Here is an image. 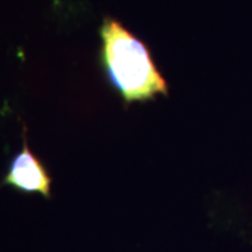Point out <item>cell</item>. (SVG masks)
<instances>
[{
	"mask_svg": "<svg viewBox=\"0 0 252 252\" xmlns=\"http://www.w3.org/2000/svg\"><path fill=\"white\" fill-rule=\"evenodd\" d=\"M99 62L111 89L125 105L168 97L170 87L149 46L118 20L105 17L99 28Z\"/></svg>",
	"mask_w": 252,
	"mask_h": 252,
	"instance_id": "obj_1",
	"label": "cell"
},
{
	"mask_svg": "<svg viewBox=\"0 0 252 252\" xmlns=\"http://www.w3.org/2000/svg\"><path fill=\"white\" fill-rule=\"evenodd\" d=\"M0 187H10L26 195L52 198V177L46 170L45 164L31 152L26 125L23 126V146L10 158L7 171L0 181Z\"/></svg>",
	"mask_w": 252,
	"mask_h": 252,
	"instance_id": "obj_2",
	"label": "cell"
}]
</instances>
